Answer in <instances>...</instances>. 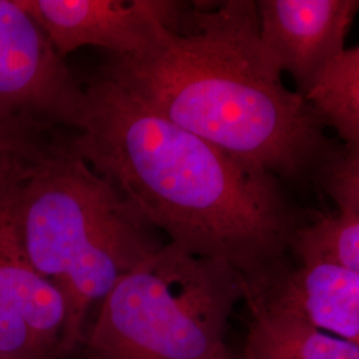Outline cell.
I'll return each instance as SVG.
<instances>
[{
    "label": "cell",
    "instance_id": "9",
    "mask_svg": "<svg viewBox=\"0 0 359 359\" xmlns=\"http://www.w3.org/2000/svg\"><path fill=\"white\" fill-rule=\"evenodd\" d=\"M278 309L359 347V277L325 262L289 259L255 283L244 301Z\"/></svg>",
    "mask_w": 359,
    "mask_h": 359
},
{
    "label": "cell",
    "instance_id": "15",
    "mask_svg": "<svg viewBox=\"0 0 359 359\" xmlns=\"http://www.w3.org/2000/svg\"><path fill=\"white\" fill-rule=\"evenodd\" d=\"M225 359H238V358H237V354H236V351H233V353H231V355H229V357H228V358H225Z\"/></svg>",
    "mask_w": 359,
    "mask_h": 359
},
{
    "label": "cell",
    "instance_id": "4",
    "mask_svg": "<svg viewBox=\"0 0 359 359\" xmlns=\"http://www.w3.org/2000/svg\"><path fill=\"white\" fill-rule=\"evenodd\" d=\"M244 299L231 265L165 243L96 309L80 359H225L226 333Z\"/></svg>",
    "mask_w": 359,
    "mask_h": 359
},
{
    "label": "cell",
    "instance_id": "6",
    "mask_svg": "<svg viewBox=\"0 0 359 359\" xmlns=\"http://www.w3.org/2000/svg\"><path fill=\"white\" fill-rule=\"evenodd\" d=\"M84 88L19 0H0V121L76 129Z\"/></svg>",
    "mask_w": 359,
    "mask_h": 359
},
{
    "label": "cell",
    "instance_id": "11",
    "mask_svg": "<svg viewBox=\"0 0 359 359\" xmlns=\"http://www.w3.org/2000/svg\"><path fill=\"white\" fill-rule=\"evenodd\" d=\"M306 100L345 142L344 149L359 154V46L344 52Z\"/></svg>",
    "mask_w": 359,
    "mask_h": 359
},
{
    "label": "cell",
    "instance_id": "13",
    "mask_svg": "<svg viewBox=\"0 0 359 359\" xmlns=\"http://www.w3.org/2000/svg\"><path fill=\"white\" fill-rule=\"evenodd\" d=\"M318 175L338 209L359 213V154L335 149Z\"/></svg>",
    "mask_w": 359,
    "mask_h": 359
},
{
    "label": "cell",
    "instance_id": "5",
    "mask_svg": "<svg viewBox=\"0 0 359 359\" xmlns=\"http://www.w3.org/2000/svg\"><path fill=\"white\" fill-rule=\"evenodd\" d=\"M43 147L0 164L1 359H62L65 302L57 287L32 265L18 218L22 187Z\"/></svg>",
    "mask_w": 359,
    "mask_h": 359
},
{
    "label": "cell",
    "instance_id": "14",
    "mask_svg": "<svg viewBox=\"0 0 359 359\" xmlns=\"http://www.w3.org/2000/svg\"><path fill=\"white\" fill-rule=\"evenodd\" d=\"M53 133L0 121V164L13 156L36 151L51 139Z\"/></svg>",
    "mask_w": 359,
    "mask_h": 359
},
{
    "label": "cell",
    "instance_id": "3",
    "mask_svg": "<svg viewBox=\"0 0 359 359\" xmlns=\"http://www.w3.org/2000/svg\"><path fill=\"white\" fill-rule=\"evenodd\" d=\"M18 218L32 265L65 302L62 359L76 354L92 310L167 243L59 133L31 163Z\"/></svg>",
    "mask_w": 359,
    "mask_h": 359
},
{
    "label": "cell",
    "instance_id": "7",
    "mask_svg": "<svg viewBox=\"0 0 359 359\" xmlns=\"http://www.w3.org/2000/svg\"><path fill=\"white\" fill-rule=\"evenodd\" d=\"M65 59L86 46L114 56L145 51L158 34L179 23L185 1L173 0H19Z\"/></svg>",
    "mask_w": 359,
    "mask_h": 359
},
{
    "label": "cell",
    "instance_id": "16",
    "mask_svg": "<svg viewBox=\"0 0 359 359\" xmlns=\"http://www.w3.org/2000/svg\"><path fill=\"white\" fill-rule=\"evenodd\" d=\"M0 359H1V358H0Z\"/></svg>",
    "mask_w": 359,
    "mask_h": 359
},
{
    "label": "cell",
    "instance_id": "12",
    "mask_svg": "<svg viewBox=\"0 0 359 359\" xmlns=\"http://www.w3.org/2000/svg\"><path fill=\"white\" fill-rule=\"evenodd\" d=\"M290 258L325 262L359 277V213H335L304 221L290 244Z\"/></svg>",
    "mask_w": 359,
    "mask_h": 359
},
{
    "label": "cell",
    "instance_id": "1",
    "mask_svg": "<svg viewBox=\"0 0 359 359\" xmlns=\"http://www.w3.org/2000/svg\"><path fill=\"white\" fill-rule=\"evenodd\" d=\"M71 145L169 244L255 283L289 259L304 222L281 180L180 128L100 75L84 87Z\"/></svg>",
    "mask_w": 359,
    "mask_h": 359
},
{
    "label": "cell",
    "instance_id": "2",
    "mask_svg": "<svg viewBox=\"0 0 359 359\" xmlns=\"http://www.w3.org/2000/svg\"><path fill=\"white\" fill-rule=\"evenodd\" d=\"M104 76L154 112L278 180L321 170L335 148L308 100L289 90L259 39L257 1L188 3L145 51Z\"/></svg>",
    "mask_w": 359,
    "mask_h": 359
},
{
    "label": "cell",
    "instance_id": "8",
    "mask_svg": "<svg viewBox=\"0 0 359 359\" xmlns=\"http://www.w3.org/2000/svg\"><path fill=\"white\" fill-rule=\"evenodd\" d=\"M257 13L264 50L308 99L346 51L359 0H258Z\"/></svg>",
    "mask_w": 359,
    "mask_h": 359
},
{
    "label": "cell",
    "instance_id": "10",
    "mask_svg": "<svg viewBox=\"0 0 359 359\" xmlns=\"http://www.w3.org/2000/svg\"><path fill=\"white\" fill-rule=\"evenodd\" d=\"M249 321L238 359H359V347L257 301H244Z\"/></svg>",
    "mask_w": 359,
    "mask_h": 359
}]
</instances>
